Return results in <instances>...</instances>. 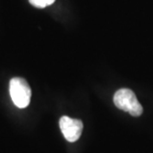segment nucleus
I'll list each match as a JSON object with an SVG mask.
<instances>
[{
	"mask_svg": "<svg viewBox=\"0 0 153 153\" xmlns=\"http://www.w3.org/2000/svg\"><path fill=\"white\" fill-rule=\"evenodd\" d=\"M114 102L121 111L128 112L133 116L141 115L143 108L137 100L135 94L129 88H120L114 96Z\"/></svg>",
	"mask_w": 153,
	"mask_h": 153,
	"instance_id": "obj_1",
	"label": "nucleus"
},
{
	"mask_svg": "<svg viewBox=\"0 0 153 153\" xmlns=\"http://www.w3.org/2000/svg\"><path fill=\"white\" fill-rule=\"evenodd\" d=\"M9 91L12 102L17 108H25L31 100V88L23 78H13L9 84Z\"/></svg>",
	"mask_w": 153,
	"mask_h": 153,
	"instance_id": "obj_2",
	"label": "nucleus"
},
{
	"mask_svg": "<svg viewBox=\"0 0 153 153\" xmlns=\"http://www.w3.org/2000/svg\"><path fill=\"white\" fill-rule=\"evenodd\" d=\"M60 128L64 137L69 142L76 141L82 132V122L79 119L71 118L69 116H62L60 118Z\"/></svg>",
	"mask_w": 153,
	"mask_h": 153,
	"instance_id": "obj_3",
	"label": "nucleus"
},
{
	"mask_svg": "<svg viewBox=\"0 0 153 153\" xmlns=\"http://www.w3.org/2000/svg\"><path fill=\"white\" fill-rule=\"evenodd\" d=\"M56 0H29V2L36 8H45L52 5Z\"/></svg>",
	"mask_w": 153,
	"mask_h": 153,
	"instance_id": "obj_4",
	"label": "nucleus"
}]
</instances>
